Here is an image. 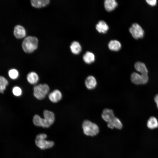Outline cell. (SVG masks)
<instances>
[{
    "instance_id": "cell-1",
    "label": "cell",
    "mask_w": 158,
    "mask_h": 158,
    "mask_svg": "<svg viewBox=\"0 0 158 158\" xmlns=\"http://www.w3.org/2000/svg\"><path fill=\"white\" fill-rule=\"evenodd\" d=\"M44 118H42L38 115H35L33 118L34 124L38 126L44 128L49 127L54 122L55 116L52 111L45 110L43 112Z\"/></svg>"
},
{
    "instance_id": "cell-2",
    "label": "cell",
    "mask_w": 158,
    "mask_h": 158,
    "mask_svg": "<svg viewBox=\"0 0 158 158\" xmlns=\"http://www.w3.org/2000/svg\"><path fill=\"white\" fill-rule=\"evenodd\" d=\"M38 40L35 37L29 36L23 41L22 47L24 51L27 53H31L36 50L38 47Z\"/></svg>"
},
{
    "instance_id": "cell-3",
    "label": "cell",
    "mask_w": 158,
    "mask_h": 158,
    "mask_svg": "<svg viewBox=\"0 0 158 158\" xmlns=\"http://www.w3.org/2000/svg\"><path fill=\"white\" fill-rule=\"evenodd\" d=\"M83 132L88 136H94L99 132V128L95 123L88 120H84L82 124Z\"/></svg>"
},
{
    "instance_id": "cell-4",
    "label": "cell",
    "mask_w": 158,
    "mask_h": 158,
    "mask_svg": "<svg viewBox=\"0 0 158 158\" xmlns=\"http://www.w3.org/2000/svg\"><path fill=\"white\" fill-rule=\"evenodd\" d=\"M47 137L45 133L40 134L36 136L35 143L36 146L42 150H44L52 147L54 144L52 141L47 140L45 139Z\"/></svg>"
},
{
    "instance_id": "cell-5",
    "label": "cell",
    "mask_w": 158,
    "mask_h": 158,
    "mask_svg": "<svg viewBox=\"0 0 158 158\" xmlns=\"http://www.w3.org/2000/svg\"><path fill=\"white\" fill-rule=\"evenodd\" d=\"M49 90V86L47 84H40L33 87V95L39 100L44 99L47 95Z\"/></svg>"
},
{
    "instance_id": "cell-6",
    "label": "cell",
    "mask_w": 158,
    "mask_h": 158,
    "mask_svg": "<svg viewBox=\"0 0 158 158\" xmlns=\"http://www.w3.org/2000/svg\"><path fill=\"white\" fill-rule=\"evenodd\" d=\"M130 79L132 82L136 85L146 84L148 80V74H139L133 72L131 74Z\"/></svg>"
},
{
    "instance_id": "cell-7",
    "label": "cell",
    "mask_w": 158,
    "mask_h": 158,
    "mask_svg": "<svg viewBox=\"0 0 158 158\" xmlns=\"http://www.w3.org/2000/svg\"><path fill=\"white\" fill-rule=\"evenodd\" d=\"M102 117L104 121L107 122L108 127L112 125L116 118L113 110L108 109H105L103 110Z\"/></svg>"
},
{
    "instance_id": "cell-8",
    "label": "cell",
    "mask_w": 158,
    "mask_h": 158,
    "mask_svg": "<svg viewBox=\"0 0 158 158\" xmlns=\"http://www.w3.org/2000/svg\"><path fill=\"white\" fill-rule=\"evenodd\" d=\"M129 31L133 38L135 39L142 38L144 31L138 23H134L129 29Z\"/></svg>"
},
{
    "instance_id": "cell-9",
    "label": "cell",
    "mask_w": 158,
    "mask_h": 158,
    "mask_svg": "<svg viewBox=\"0 0 158 158\" xmlns=\"http://www.w3.org/2000/svg\"><path fill=\"white\" fill-rule=\"evenodd\" d=\"M48 97L49 100L52 102L56 103L61 99L62 95L59 90L56 89L49 93Z\"/></svg>"
},
{
    "instance_id": "cell-10",
    "label": "cell",
    "mask_w": 158,
    "mask_h": 158,
    "mask_svg": "<svg viewBox=\"0 0 158 158\" xmlns=\"http://www.w3.org/2000/svg\"><path fill=\"white\" fill-rule=\"evenodd\" d=\"M13 33L15 37L18 39L23 38L26 35L25 28L20 25H17L15 27Z\"/></svg>"
},
{
    "instance_id": "cell-11",
    "label": "cell",
    "mask_w": 158,
    "mask_h": 158,
    "mask_svg": "<svg viewBox=\"0 0 158 158\" xmlns=\"http://www.w3.org/2000/svg\"><path fill=\"white\" fill-rule=\"evenodd\" d=\"M85 84L88 89L91 90L94 89L96 87L97 82L94 76L90 75L86 78L85 81Z\"/></svg>"
},
{
    "instance_id": "cell-12",
    "label": "cell",
    "mask_w": 158,
    "mask_h": 158,
    "mask_svg": "<svg viewBox=\"0 0 158 158\" xmlns=\"http://www.w3.org/2000/svg\"><path fill=\"white\" fill-rule=\"evenodd\" d=\"M96 28L99 33H105L108 30L109 27L105 21L100 20L97 24Z\"/></svg>"
},
{
    "instance_id": "cell-13",
    "label": "cell",
    "mask_w": 158,
    "mask_h": 158,
    "mask_svg": "<svg viewBox=\"0 0 158 158\" xmlns=\"http://www.w3.org/2000/svg\"><path fill=\"white\" fill-rule=\"evenodd\" d=\"M117 6V3L115 0H106L104 1V8L108 11H113L116 8Z\"/></svg>"
},
{
    "instance_id": "cell-14",
    "label": "cell",
    "mask_w": 158,
    "mask_h": 158,
    "mask_svg": "<svg viewBox=\"0 0 158 158\" xmlns=\"http://www.w3.org/2000/svg\"><path fill=\"white\" fill-rule=\"evenodd\" d=\"M108 46L110 50L112 51H117L121 49V44L118 41L116 40H113L109 42L108 44Z\"/></svg>"
},
{
    "instance_id": "cell-15",
    "label": "cell",
    "mask_w": 158,
    "mask_h": 158,
    "mask_svg": "<svg viewBox=\"0 0 158 158\" xmlns=\"http://www.w3.org/2000/svg\"><path fill=\"white\" fill-rule=\"evenodd\" d=\"M135 69L141 74H147L148 70L144 63L140 62H138L135 64Z\"/></svg>"
},
{
    "instance_id": "cell-16",
    "label": "cell",
    "mask_w": 158,
    "mask_h": 158,
    "mask_svg": "<svg viewBox=\"0 0 158 158\" xmlns=\"http://www.w3.org/2000/svg\"><path fill=\"white\" fill-rule=\"evenodd\" d=\"M147 126L148 128L150 129H154L158 127V121L154 116L150 117L147 120Z\"/></svg>"
},
{
    "instance_id": "cell-17",
    "label": "cell",
    "mask_w": 158,
    "mask_h": 158,
    "mask_svg": "<svg viewBox=\"0 0 158 158\" xmlns=\"http://www.w3.org/2000/svg\"><path fill=\"white\" fill-rule=\"evenodd\" d=\"M49 0H32L31 3L33 6L40 8L45 6L49 4Z\"/></svg>"
},
{
    "instance_id": "cell-18",
    "label": "cell",
    "mask_w": 158,
    "mask_h": 158,
    "mask_svg": "<svg viewBox=\"0 0 158 158\" xmlns=\"http://www.w3.org/2000/svg\"><path fill=\"white\" fill-rule=\"evenodd\" d=\"M27 79L30 83L34 85L37 83L38 81L39 77L36 73L31 72L28 74Z\"/></svg>"
},
{
    "instance_id": "cell-19",
    "label": "cell",
    "mask_w": 158,
    "mask_h": 158,
    "mask_svg": "<svg viewBox=\"0 0 158 158\" xmlns=\"http://www.w3.org/2000/svg\"><path fill=\"white\" fill-rule=\"evenodd\" d=\"M70 49L72 52L75 54H79L81 51V47L78 42L75 41L71 43L70 47Z\"/></svg>"
},
{
    "instance_id": "cell-20",
    "label": "cell",
    "mask_w": 158,
    "mask_h": 158,
    "mask_svg": "<svg viewBox=\"0 0 158 158\" xmlns=\"http://www.w3.org/2000/svg\"><path fill=\"white\" fill-rule=\"evenodd\" d=\"M83 59L86 63L90 64L95 61V56L92 53L88 51L83 55Z\"/></svg>"
},
{
    "instance_id": "cell-21",
    "label": "cell",
    "mask_w": 158,
    "mask_h": 158,
    "mask_svg": "<svg viewBox=\"0 0 158 158\" xmlns=\"http://www.w3.org/2000/svg\"><path fill=\"white\" fill-rule=\"evenodd\" d=\"M8 81L4 76H0V92L3 93L8 85Z\"/></svg>"
},
{
    "instance_id": "cell-22",
    "label": "cell",
    "mask_w": 158,
    "mask_h": 158,
    "mask_svg": "<svg viewBox=\"0 0 158 158\" xmlns=\"http://www.w3.org/2000/svg\"><path fill=\"white\" fill-rule=\"evenodd\" d=\"M8 74L10 78L12 79H16L19 75L18 71L15 69H12L9 70Z\"/></svg>"
},
{
    "instance_id": "cell-23",
    "label": "cell",
    "mask_w": 158,
    "mask_h": 158,
    "mask_svg": "<svg viewBox=\"0 0 158 158\" xmlns=\"http://www.w3.org/2000/svg\"><path fill=\"white\" fill-rule=\"evenodd\" d=\"M12 93L15 96H19L21 95L22 93V90L18 86H15L12 89Z\"/></svg>"
},
{
    "instance_id": "cell-24",
    "label": "cell",
    "mask_w": 158,
    "mask_h": 158,
    "mask_svg": "<svg viewBox=\"0 0 158 158\" xmlns=\"http://www.w3.org/2000/svg\"><path fill=\"white\" fill-rule=\"evenodd\" d=\"M146 1L149 4L152 6L155 5L157 3V1L156 0H146Z\"/></svg>"
},
{
    "instance_id": "cell-25",
    "label": "cell",
    "mask_w": 158,
    "mask_h": 158,
    "mask_svg": "<svg viewBox=\"0 0 158 158\" xmlns=\"http://www.w3.org/2000/svg\"><path fill=\"white\" fill-rule=\"evenodd\" d=\"M154 100L156 104L157 108L158 109V94L156 95L154 97Z\"/></svg>"
}]
</instances>
